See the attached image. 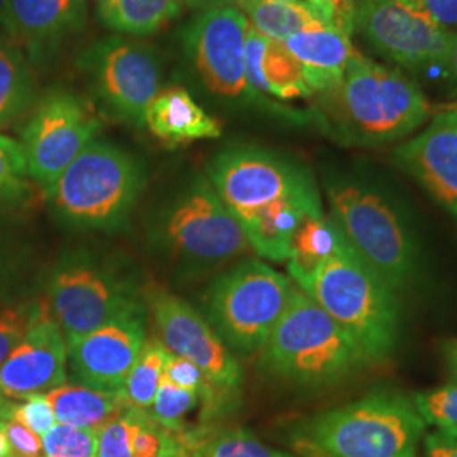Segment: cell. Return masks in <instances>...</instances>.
Masks as SVG:
<instances>
[{
	"mask_svg": "<svg viewBox=\"0 0 457 457\" xmlns=\"http://www.w3.org/2000/svg\"><path fill=\"white\" fill-rule=\"evenodd\" d=\"M317 97V120L345 146L398 141L432 115L424 92L400 70L356 53L343 80Z\"/></svg>",
	"mask_w": 457,
	"mask_h": 457,
	"instance_id": "cell-1",
	"label": "cell"
},
{
	"mask_svg": "<svg viewBox=\"0 0 457 457\" xmlns=\"http://www.w3.org/2000/svg\"><path fill=\"white\" fill-rule=\"evenodd\" d=\"M0 411L28 427L39 437H43L56 424V417L46 395H34L26 398L22 403L11 402V398L0 395Z\"/></svg>",
	"mask_w": 457,
	"mask_h": 457,
	"instance_id": "cell-35",
	"label": "cell"
},
{
	"mask_svg": "<svg viewBox=\"0 0 457 457\" xmlns=\"http://www.w3.org/2000/svg\"><path fill=\"white\" fill-rule=\"evenodd\" d=\"M181 7L192 9V11H207V9H215L222 5H232L234 0H179Z\"/></svg>",
	"mask_w": 457,
	"mask_h": 457,
	"instance_id": "cell-44",
	"label": "cell"
},
{
	"mask_svg": "<svg viewBox=\"0 0 457 457\" xmlns=\"http://www.w3.org/2000/svg\"><path fill=\"white\" fill-rule=\"evenodd\" d=\"M19 48L31 65L46 70L85 29V0H9Z\"/></svg>",
	"mask_w": 457,
	"mask_h": 457,
	"instance_id": "cell-19",
	"label": "cell"
},
{
	"mask_svg": "<svg viewBox=\"0 0 457 457\" xmlns=\"http://www.w3.org/2000/svg\"><path fill=\"white\" fill-rule=\"evenodd\" d=\"M163 378L168 379L170 383H173L175 386H179V388L188 390V392L200 393L207 400H211V393H213V396H217L219 400L228 402L226 396H222L220 393L213 390L212 386L209 385V381L205 379L204 373L196 368L194 362L183 360L180 356L171 354L168 358L166 366H164Z\"/></svg>",
	"mask_w": 457,
	"mask_h": 457,
	"instance_id": "cell-36",
	"label": "cell"
},
{
	"mask_svg": "<svg viewBox=\"0 0 457 457\" xmlns=\"http://www.w3.org/2000/svg\"><path fill=\"white\" fill-rule=\"evenodd\" d=\"M102 122L92 104L65 87L39 96L22 128L28 175L46 194L85 147L97 139Z\"/></svg>",
	"mask_w": 457,
	"mask_h": 457,
	"instance_id": "cell-11",
	"label": "cell"
},
{
	"mask_svg": "<svg viewBox=\"0 0 457 457\" xmlns=\"http://www.w3.org/2000/svg\"><path fill=\"white\" fill-rule=\"evenodd\" d=\"M181 16L179 0H102L97 19L102 28L128 36H153Z\"/></svg>",
	"mask_w": 457,
	"mask_h": 457,
	"instance_id": "cell-24",
	"label": "cell"
},
{
	"mask_svg": "<svg viewBox=\"0 0 457 457\" xmlns=\"http://www.w3.org/2000/svg\"><path fill=\"white\" fill-rule=\"evenodd\" d=\"M260 354L266 373L303 388L336 385L373 364L343 327L298 287Z\"/></svg>",
	"mask_w": 457,
	"mask_h": 457,
	"instance_id": "cell-3",
	"label": "cell"
},
{
	"mask_svg": "<svg viewBox=\"0 0 457 457\" xmlns=\"http://www.w3.org/2000/svg\"><path fill=\"white\" fill-rule=\"evenodd\" d=\"M283 43L302 66L313 97L341 82L353 56L358 53L353 46L351 34L337 28L295 34Z\"/></svg>",
	"mask_w": 457,
	"mask_h": 457,
	"instance_id": "cell-22",
	"label": "cell"
},
{
	"mask_svg": "<svg viewBox=\"0 0 457 457\" xmlns=\"http://www.w3.org/2000/svg\"><path fill=\"white\" fill-rule=\"evenodd\" d=\"M294 290L290 278L260 260H245L213 283L209 324L230 353H262Z\"/></svg>",
	"mask_w": 457,
	"mask_h": 457,
	"instance_id": "cell-7",
	"label": "cell"
},
{
	"mask_svg": "<svg viewBox=\"0 0 457 457\" xmlns=\"http://www.w3.org/2000/svg\"><path fill=\"white\" fill-rule=\"evenodd\" d=\"M39 98L33 65L17 46H0V129L28 114Z\"/></svg>",
	"mask_w": 457,
	"mask_h": 457,
	"instance_id": "cell-28",
	"label": "cell"
},
{
	"mask_svg": "<svg viewBox=\"0 0 457 457\" xmlns=\"http://www.w3.org/2000/svg\"><path fill=\"white\" fill-rule=\"evenodd\" d=\"M413 405L424 419L425 425H436L437 428L457 427V385L417 393Z\"/></svg>",
	"mask_w": 457,
	"mask_h": 457,
	"instance_id": "cell-34",
	"label": "cell"
},
{
	"mask_svg": "<svg viewBox=\"0 0 457 457\" xmlns=\"http://www.w3.org/2000/svg\"><path fill=\"white\" fill-rule=\"evenodd\" d=\"M75 68L104 112L134 128L145 126L147 107L163 82L156 49L139 39L105 36L79 53Z\"/></svg>",
	"mask_w": 457,
	"mask_h": 457,
	"instance_id": "cell-9",
	"label": "cell"
},
{
	"mask_svg": "<svg viewBox=\"0 0 457 457\" xmlns=\"http://www.w3.org/2000/svg\"><path fill=\"white\" fill-rule=\"evenodd\" d=\"M445 361H447V368L453 378H457V341L449 344L445 349Z\"/></svg>",
	"mask_w": 457,
	"mask_h": 457,
	"instance_id": "cell-45",
	"label": "cell"
},
{
	"mask_svg": "<svg viewBox=\"0 0 457 457\" xmlns=\"http://www.w3.org/2000/svg\"><path fill=\"white\" fill-rule=\"evenodd\" d=\"M453 68L457 75V31L454 33V43H453Z\"/></svg>",
	"mask_w": 457,
	"mask_h": 457,
	"instance_id": "cell-47",
	"label": "cell"
},
{
	"mask_svg": "<svg viewBox=\"0 0 457 457\" xmlns=\"http://www.w3.org/2000/svg\"><path fill=\"white\" fill-rule=\"evenodd\" d=\"M336 11V28L344 33L353 34V17L358 0H332Z\"/></svg>",
	"mask_w": 457,
	"mask_h": 457,
	"instance_id": "cell-42",
	"label": "cell"
},
{
	"mask_svg": "<svg viewBox=\"0 0 457 457\" xmlns=\"http://www.w3.org/2000/svg\"><path fill=\"white\" fill-rule=\"evenodd\" d=\"M303 4L311 9L328 28H336V11L332 0H303Z\"/></svg>",
	"mask_w": 457,
	"mask_h": 457,
	"instance_id": "cell-43",
	"label": "cell"
},
{
	"mask_svg": "<svg viewBox=\"0 0 457 457\" xmlns=\"http://www.w3.org/2000/svg\"><path fill=\"white\" fill-rule=\"evenodd\" d=\"M33 309L19 307L0 313V368L28 332Z\"/></svg>",
	"mask_w": 457,
	"mask_h": 457,
	"instance_id": "cell-38",
	"label": "cell"
},
{
	"mask_svg": "<svg viewBox=\"0 0 457 457\" xmlns=\"http://www.w3.org/2000/svg\"><path fill=\"white\" fill-rule=\"evenodd\" d=\"M424 432L411 400L375 392L296 422L288 442L302 457H417Z\"/></svg>",
	"mask_w": 457,
	"mask_h": 457,
	"instance_id": "cell-2",
	"label": "cell"
},
{
	"mask_svg": "<svg viewBox=\"0 0 457 457\" xmlns=\"http://www.w3.org/2000/svg\"><path fill=\"white\" fill-rule=\"evenodd\" d=\"M147 305L158 339L171 354L194 362L213 390L228 400L239 393L245 381L243 368L207 319L166 292H151Z\"/></svg>",
	"mask_w": 457,
	"mask_h": 457,
	"instance_id": "cell-15",
	"label": "cell"
},
{
	"mask_svg": "<svg viewBox=\"0 0 457 457\" xmlns=\"http://www.w3.org/2000/svg\"><path fill=\"white\" fill-rule=\"evenodd\" d=\"M330 219L351 249L395 294L417 271V247L403 217L366 183L334 180L327 185Z\"/></svg>",
	"mask_w": 457,
	"mask_h": 457,
	"instance_id": "cell-6",
	"label": "cell"
},
{
	"mask_svg": "<svg viewBox=\"0 0 457 457\" xmlns=\"http://www.w3.org/2000/svg\"><path fill=\"white\" fill-rule=\"evenodd\" d=\"M143 410H126L98 430L97 457H132V442Z\"/></svg>",
	"mask_w": 457,
	"mask_h": 457,
	"instance_id": "cell-33",
	"label": "cell"
},
{
	"mask_svg": "<svg viewBox=\"0 0 457 457\" xmlns=\"http://www.w3.org/2000/svg\"><path fill=\"white\" fill-rule=\"evenodd\" d=\"M358 33L381 56L419 73H454V33L415 16L393 0H358L353 17Z\"/></svg>",
	"mask_w": 457,
	"mask_h": 457,
	"instance_id": "cell-14",
	"label": "cell"
},
{
	"mask_svg": "<svg viewBox=\"0 0 457 457\" xmlns=\"http://www.w3.org/2000/svg\"><path fill=\"white\" fill-rule=\"evenodd\" d=\"M187 457H295L239 427H204L180 434Z\"/></svg>",
	"mask_w": 457,
	"mask_h": 457,
	"instance_id": "cell-27",
	"label": "cell"
},
{
	"mask_svg": "<svg viewBox=\"0 0 457 457\" xmlns=\"http://www.w3.org/2000/svg\"><path fill=\"white\" fill-rule=\"evenodd\" d=\"M145 181V166L134 154L96 139L62 173L48 196L70 224L114 228L128 219Z\"/></svg>",
	"mask_w": 457,
	"mask_h": 457,
	"instance_id": "cell-5",
	"label": "cell"
},
{
	"mask_svg": "<svg viewBox=\"0 0 457 457\" xmlns=\"http://www.w3.org/2000/svg\"><path fill=\"white\" fill-rule=\"evenodd\" d=\"M271 2H279V4H298L300 0H271Z\"/></svg>",
	"mask_w": 457,
	"mask_h": 457,
	"instance_id": "cell-48",
	"label": "cell"
},
{
	"mask_svg": "<svg viewBox=\"0 0 457 457\" xmlns=\"http://www.w3.org/2000/svg\"><path fill=\"white\" fill-rule=\"evenodd\" d=\"M209 180L241 228L283 204H322L305 166L262 147L222 149L209 163Z\"/></svg>",
	"mask_w": 457,
	"mask_h": 457,
	"instance_id": "cell-8",
	"label": "cell"
},
{
	"mask_svg": "<svg viewBox=\"0 0 457 457\" xmlns=\"http://www.w3.org/2000/svg\"><path fill=\"white\" fill-rule=\"evenodd\" d=\"M425 457H457V427L436 428L424 441Z\"/></svg>",
	"mask_w": 457,
	"mask_h": 457,
	"instance_id": "cell-40",
	"label": "cell"
},
{
	"mask_svg": "<svg viewBox=\"0 0 457 457\" xmlns=\"http://www.w3.org/2000/svg\"><path fill=\"white\" fill-rule=\"evenodd\" d=\"M415 16L444 28L457 29V0H393Z\"/></svg>",
	"mask_w": 457,
	"mask_h": 457,
	"instance_id": "cell-37",
	"label": "cell"
},
{
	"mask_svg": "<svg viewBox=\"0 0 457 457\" xmlns=\"http://www.w3.org/2000/svg\"><path fill=\"white\" fill-rule=\"evenodd\" d=\"M395 158L457 220V109L436 115Z\"/></svg>",
	"mask_w": 457,
	"mask_h": 457,
	"instance_id": "cell-18",
	"label": "cell"
},
{
	"mask_svg": "<svg viewBox=\"0 0 457 457\" xmlns=\"http://www.w3.org/2000/svg\"><path fill=\"white\" fill-rule=\"evenodd\" d=\"M170 356L171 353L158 337H147L139 353V358L134 362L131 373L120 390L131 409L145 411L151 409L153 400L162 385L164 366Z\"/></svg>",
	"mask_w": 457,
	"mask_h": 457,
	"instance_id": "cell-29",
	"label": "cell"
},
{
	"mask_svg": "<svg viewBox=\"0 0 457 457\" xmlns=\"http://www.w3.org/2000/svg\"><path fill=\"white\" fill-rule=\"evenodd\" d=\"M49 311L65 336L66 347L115 320L145 313L131 287L90 262L62 266L51 279Z\"/></svg>",
	"mask_w": 457,
	"mask_h": 457,
	"instance_id": "cell-12",
	"label": "cell"
},
{
	"mask_svg": "<svg viewBox=\"0 0 457 457\" xmlns=\"http://www.w3.org/2000/svg\"><path fill=\"white\" fill-rule=\"evenodd\" d=\"M296 287L343 327L373 364L392 356L400 332L396 294L347 241Z\"/></svg>",
	"mask_w": 457,
	"mask_h": 457,
	"instance_id": "cell-4",
	"label": "cell"
},
{
	"mask_svg": "<svg viewBox=\"0 0 457 457\" xmlns=\"http://www.w3.org/2000/svg\"><path fill=\"white\" fill-rule=\"evenodd\" d=\"M0 430L7 437L12 457H43L41 437L2 411H0Z\"/></svg>",
	"mask_w": 457,
	"mask_h": 457,
	"instance_id": "cell-39",
	"label": "cell"
},
{
	"mask_svg": "<svg viewBox=\"0 0 457 457\" xmlns=\"http://www.w3.org/2000/svg\"><path fill=\"white\" fill-rule=\"evenodd\" d=\"M247 17L234 5L202 11L179 34L183 68L205 97L220 104H253L245 80Z\"/></svg>",
	"mask_w": 457,
	"mask_h": 457,
	"instance_id": "cell-10",
	"label": "cell"
},
{
	"mask_svg": "<svg viewBox=\"0 0 457 457\" xmlns=\"http://www.w3.org/2000/svg\"><path fill=\"white\" fill-rule=\"evenodd\" d=\"M0 46H17L16 29L9 11V0H0Z\"/></svg>",
	"mask_w": 457,
	"mask_h": 457,
	"instance_id": "cell-41",
	"label": "cell"
},
{
	"mask_svg": "<svg viewBox=\"0 0 457 457\" xmlns=\"http://www.w3.org/2000/svg\"><path fill=\"white\" fill-rule=\"evenodd\" d=\"M145 126L170 147L202 139H217L222 134L220 122L196 104L185 87H168L147 107Z\"/></svg>",
	"mask_w": 457,
	"mask_h": 457,
	"instance_id": "cell-21",
	"label": "cell"
},
{
	"mask_svg": "<svg viewBox=\"0 0 457 457\" xmlns=\"http://www.w3.org/2000/svg\"><path fill=\"white\" fill-rule=\"evenodd\" d=\"M345 245L343 234L327 215L307 217L296 228L288 258V273L295 285L311 277L324 262L336 256Z\"/></svg>",
	"mask_w": 457,
	"mask_h": 457,
	"instance_id": "cell-25",
	"label": "cell"
},
{
	"mask_svg": "<svg viewBox=\"0 0 457 457\" xmlns=\"http://www.w3.org/2000/svg\"><path fill=\"white\" fill-rule=\"evenodd\" d=\"M68 347L46 303L34 305L26 336L0 368V395L26 400L65 385Z\"/></svg>",
	"mask_w": 457,
	"mask_h": 457,
	"instance_id": "cell-16",
	"label": "cell"
},
{
	"mask_svg": "<svg viewBox=\"0 0 457 457\" xmlns=\"http://www.w3.org/2000/svg\"><path fill=\"white\" fill-rule=\"evenodd\" d=\"M162 228L164 239L188 260L224 262L253 251L237 219L202 175L185 183L170 200Z\"/></svg>",
	"mask_w": 457,
	"mask_h": 457,
	"instance_id": "cell-13",
	"label": "cell"
},
{
	"mask_svg": "<svg viewBox=\"0 0 457 457\" xmlns=\"http://www.w3.org/2000/svg\"><path fill=\"white\" fill-rule=\"evenodd\" d=\"M245 80L256 97L262 94L281 100L313 97L302 66L285 43L270 39L251 26L245 34Z\"/></svg>",
	"mask_w": 457,
	"mask_h": 457,
	"instance_id": "cell-20",
	"label": "cell"
},
{
	"mask_svg": "<svg viewBox=\"0 0 457 457\" xmlns=\"http://www.w3.org/2000/svg\"><path fill=\"white\" fill-rule=\"evenodd\" d=\"M145 313L115 320L68 347V366L79 385L120 392L146 343Z\"/></svg>",
	"mask_w": 457,
	"mask_h": 457,
	"instance_id": "cell-17",
	"label": "cell"
},
{
	"mask_svg": "<svg viewBox=\"0 0 457 457\" xmlns=\"http://www.w3.org/2000/svg\"><path fill=\"white\" fill-rule=\"evenodd\" d=\"M28 164L16 139L0 134V200H21L28 194Z\"/></svg>",
	"mask_w": 457,
	"mask_h": 457,
	"instance_id": "cell-32",
	"label": "cell"
},
{
	"mask_svg": "<svg viewBox=\"0 0 457 457\" xmlns=\"http://www.w3.org/2000/svg\"><path fill=\"white\" fill-rule=\"evenodd\" d=\"M232 5L247 17L251 28L281 43L295 34L328 28L303 2L279 4L271 0H234Z\"/></svg>",
	"mask_w": 457,
	"mask_h": 457,
	"instance_id": "cell-26",
	"label": "cell"
},
{
	"mask_svg": "<svg viewBox=\"0 0 457 457\" xmlns=\"http://www.w3.org/2000/svg\"><path fill=\"white\" fill-rule=\"evenodd\" d=\"M200 396H202L200 393L179 388L163 378L147 413L156 424L162 425L166 430L183 432L185 430L183 422L187 415L195 409Z\"/></svg>",
	"mask_w": 457,
	"mask_h": 457,
	"instance_id": "cell-30",
	"label": "cell"
},
{
	"mask_svg": "<svg viewBox=\"0 0 457 457\" xmlns=\"http://www.w3.org/2000/svg\"><path fill=\"white\" fill-rule=\"evenodd\" d=\"M0 457H12L11 445H9L7 437L4 436V432H2V430H0Z\"/></svg>",
	"mask_w": 457,
	"mask_h": 457,
	"instance_id": "cell-46",
	"label": "cell"
},
{
	"mask_svg": "<svg viewBox=\"0 0 457 457\" xmlns=\"http://www.w3.org/2000/svg\"><path fill=\"white\" fill-rule=\"evenodd\" d=\"M41 441L45 457H97L98 430L54 424Z\"/></svg>",
	"mask_w": 457,
	"mask_h": 457,
	"instance_id": "cell-31",
	"label": "cell"
},
{
	"mask_svg": "<svg viewBox=\"0 0 457 457\" xmlns=\"http://www.w3.org/2000/svg\"><path fill=\"white\" fill-rule=\"evenodd\" d=\"M58 424L100 430L129 409L122 392H102L83 385H62L46 393Z\"/></svg>",
	"mask_w": 457,
	"mask_h": 457,
	"instance_id": "cell-23",
	"label": "cell"
}]
</instances>
